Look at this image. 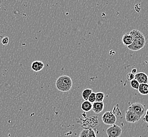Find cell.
<instances>
[{"label":"cell","instance_id":"cell-23","mask_svg":"<svg viewBox=\"0 0 148 137\" xmlns=\"http://www.w3.org/2000/svg\"><path fill=\"white\" fill-rule=\"evenodd\" d=\"M146 114L148 115V110H147V111H146Z\"/></svg>","mask_w":148,"mask_h":137},{"label":"cell","instance_id":"cell-22","mask_svg":"<svg viewBox=\"0 0 148 137\" xmlns=\"http://www.w3.org/2000/svg\"><path fill=\"white\" fill-rule=\"evenodd\" d=\"M144 120L145 121V122L148 123V115L145 114V116L144 117Z\"/></svg>","mask_w":148,"mask_h":137},{"label":"cell","instance_id":"cell-24","mask_svg":"<svg viewBox=\"0 0 148 137\" xmlns=\"http://www.w3.org/2000/svg\"></svg>","mask_w":148,"mask_h":137},{"label":"cell","instance_id":"cell-16","mask_svg":"<svg viewBox=\"0 0 148 137\" xmlns=\"http://www.w3.org/2000/svg\"><path fill=\"white\" fill-rule=\"evenodd\" d=\"M88 101L91 103H93L95 102V93H91V94L89 96Z\"/></svg>","mask_w":148,"mask_h":137},{"label":"cell","instance_id":"cell-2","mask_svg":"<svg viewBox=\"0 0 148 137\" xmlns=\"http://www.w3.org/2000/svg\"><path fill=\"white\" fill-rule=\"evenodd\" d=\"M73 84L71 77L68 75H62L57 79L56 82V89L63 92H68Z\"/></svg>","mask_w":148,"mask_h":137},{"label":"cell","instance_id":"cell-21","mask_svg":"<svg viewBox=\"0 0 148 137\" xmlns=\"http://www.w3.org/2000/svg\"><path fill=\"white\" fill-rule=\"evenodd\" d=\"M136 72H137V70H136V68H132V70H131V73H133V75H136Z\"/></svg>","mask_w":148,"mask_h":137},{"label":"cell","instance_id":"cell-17","mask_svg":"<svg viewBox=\"0 0 148 137\" xmlns=\"http://www.w3.org/2000/svg\"><path fill=\"white\" fill-rule=\"evenodd\" d=\"M89 132V129H83L80 132L79 137H87Z\"/></svg>","mask_w":148,"mask_h":137},{"label":"cell","instance_id":"cell-6","mask_svg":"<svg viewBox=\"0 0 148 137\" xmlns=\"http://www.w3.org/2000/svg\"><path fill=\"white\" fill-rule=\"evenodd\" d=\"M125 119L127 122L133 123L139 121L141 117H140L132 111L127 110L125 114Z\"/></svg>","mask_w":148,"mask_h":137},{"label":"cell","instance_id":"cell-10","mask_svg":"<svg viewBox=\"0 0 148 137\" xmlns=\"http://www.w3.org/2000/svg\"><path fill=\"white\" fill-rule=\"evenodd\" d=\"M45 66L44 63L41 61H36L33 62L31 64V68L34 71L39 72L42 70Z\"/></svg>","mask_w":148,"mask_h":137},{"label":"cell","instance_id":"cell-8","mask_svg":"<svg viewBox=\"0 0 148 137\" xmlns=\"http://www.w3.org/2000/svg\"><path fill=\"white\" fill-rule=\"evenodd\" d=\"M103 109L104 103L103 102H95L93 103H92V110L96 114L100 113L103 110Z\"/></svg>","mask_w":148,"mask_h":137},{"label":"cell","instance_id":"cell-11","mask_svg":"<svg viewBox=\"0 0 148 137\" xmlns=\"http://www.w3.org/2000/svg\"><path fill=\"white\" fill-rule=\"evenodd\" d=\"M81 108L83 111L89 112L92 110V103H90L88 101H84L82 103Z\"/></svg>","mask_w":148,"mask_h":137},{"label":"cell","instance_id":"cell-18","mask_svg":"<svg viewBox=\"0 0 148 137\" xmlns=\"http://www.w3.org/2000/svg\"><path fill=\"white\" fill-rule=\"evenodd\" d=\"M126 78L127 80L130 82L134 79V75H133V73H132L131 72H129L126 75Z\"/></svg>","mask_w":148,"mask_h":137},{"label":"cell","instance_id":"cell-1","mask_svg":"<svg viewBox=\"0 0 148 137\" xmlns=\"http://www.w3.org/2000/svg\"><path fill=\"white\" fill-rule=\"evenodd\" d=\"M129 34L133 38V42L127 48L133 51H139L145 47V39L143 34L138 30L134 29L131 31Z\"/></svg>","mask_w":148,"mask_h":137},{"label":"cell","instance_id":"cell-13","mask_svg":"<svg viewBox=\"0 0 148 137\" xmlns=\"http://www.w3.org/2000/svg\"><path fill=\"white\" fill-rule=\"evenodd\" d=\"M93 92L92 90L91 89H86L84 90L83 92H82V97L84 101H88L89 96L91 94V93Z\"/></svg>","mask_w":148,"mask_h":137},{"label":"cell","instance_id":"cell-5","mask_svg":"<svg viewBox=\"0 0 148 137\" xmlns=\"http://www.w3.org/2000/svg\"><path fill=\"white\" fill-rule=\"evenodd\" d=\"M106 132L108 137H119L121 135L122 130L120 127L114 124L107 129Z\"/></svg>","mask_w":148,"mask_h":137},{"label":"cell","instance_id":"cell-15","mask_svg":"<svg viewBox=\"0 0 148 137\" xmlns=\"http://www.w3.org/2000/svg\"><path fill=\"white\" fill-rule=\"evenodd\" d=\"M130 85L131 87L134 89L138 90L139 88L140 84L138 82V81H136V79H134L130 81Z\"/></svg>","mask_w":148,"mask_h":137},{"label":"cell","instance_id":"cell-12","mask_svg":"<svg viewBox=\"0 0 148 137\" xmlns=\"http://www.w3.org/2000/svg\"><path fill=\"white\" fill-rule=\"evenodd\" d=\"M138 90L141 95H148V84H140Z\"/></svg>","mask_w":148,"mask_h":137},{"label":"cell","instance_id":"cell-14","mask_svg":"<svg viewBox=\"0 0 148 137\" xmlns=\"http://www.w3.org/2000/svg\"><path fill=\"white\" fill-rule=\"evenodd\" d=\"M104 97H105V95L103 92H99L95 93V102H103Z\"/></svg>","mask_w":148,"mask_h":137},{"label":"cell","instance_id":"cell-3","mask_svg":"<svg viewBox=\"0 0 148 137\" xmlns=\"http://www.w3.org/2000/svg\"><path fill=\"white\" fill-rule=\"evenodd\" d=\"M102 120L105 125H113L116 121V118L113 111H106L102 115Z\"/></svg>","mask_w":148,"mask_h":137},{"label":"cell","instance_id":"cell-19","mask_svg":"<svg viewBox=\"0 0 148 137\" xmlns=\"http://www.w3.org/2000/svg\"><path fill=\"white\" fill-rule=\"evenodd\" d=\"M87 137H97L95 131L92 129H89V132Z\"/></svg>","mask_w":148,"mask_h":137},{"label":"cell","instance_id":"cell-7","mask_svg":"<svg viewBox=\"0 0 148 137\" xmlns=\"http://www.w3.org/2000/svg\"><path fill=\"white\" fill-rule=\"evenodd\" d=\"M134 79L140 84H148V75L145 74L144 72H139L134 75Z\"/></svg>","mask_w":148,"mask_h":137},{"label":"cell","instance_id":"cell-9","mask_svg":"<svg viewBox=\"0 0 148 137\" xmlns=\"http://www.w3.org/2000/svg\"><path fill=\"white\" fill-rule=\"evenodd\" d=\"M122 42L123 45L127 47L133 43V38L129 33H125L122 36Z\"/></svg>","mask_w":148,"mask_h":137},{"label":"cell","instance_id":"cell-4","mask_svg":"<svg viewBox=\"0 0 148 137\" xmlns=\"http://www.w3.org/2000/svg\"><path fill=\"white\" fill-rule=\"evenodd\" d=\"M127 110L132 111L133 112L136 113L141 118L143 116V114L145 112V106L141 103H138V102L134 103L131 104L128 108Z\"/></svg>","mask_w":148,"mask_h":137},{"label":"cell","instance_id":"cell-20","mask_svg":"<svg viewBox=\"0 0 148 137\" xmlns=\"http://www.w3.org/2000/svg\"><path fill=\"white\" fill-rule=\"evenodd\" d=\"M9 39L8 37L5 36V37H3L2 39V45H8L9 43Z\"/></svg>","mask_w":148,"mask_h":137}]
</instances>
